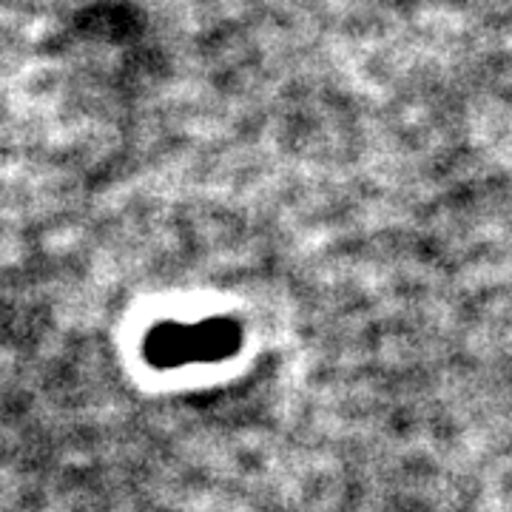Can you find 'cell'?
<instances>
[{
  "label": "cell",
  "mask_w": 512,
  "mask_h": 512,
  "mask_svg": "<svg viewBox=\"0 0 512 512\" xmlns=\"http://www.w3.org/2000/svg\"><path fill=\"white\" fill-rule=\"evenodd\" d=\"M242 348V328L234 319H205L197 325L165 322L146 336V359L160 370L222 362Z\"/></svg>",
  "instance_id": "1"
}]
</instances>
